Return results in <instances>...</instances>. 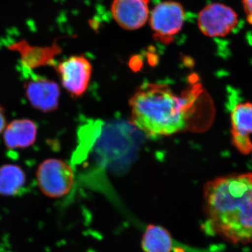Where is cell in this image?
Returning <instances> with one entry per match:
<instances>
[{
  "instance_id": "cell-1",
  "label": "cell",
  "mask_w": 252,
  "mask_h": 252,
  "mask_svg": "<svg viewBox=\"0 0 252 252\" xmlns=\"http://www.w3.org/2000/svg\"><path fill=\"white\" fill-rule=\"evenodd\" d=\"M206 229L234 244L252 241V174L209 181L203 188Z\"/></svg>"
},
{
  "instance_id": "cell-2",
  "label": "cell",
  "mask_w": 252,
  "mask_h": 252,
  "mask_svg": "<svg viewBox=\"0 0 252 252\" xmlns=\"http://www.w3.org/2000/svg\"><path fill=\"white\" fill-rule=\"evenodd\" d=\"M191 93L176 94L165 84L148 83L131 97V122L151 136L171 135L185 130L195 99Z\"/></svg>"
},
{
  "instance_id": "cell-3",
  "label": "cell",
  "mask_w": 252,
  "mask_h": 252,
  "mask_svg": "<svg viewBox=\"0 0 252 252\" xmlns=\"http://www.w3.org/2000/svg\"><path fill=\"white\" fill-rule=\"evenodd\" d=\"M72 167L61 159L44 160L36 170L38 186L46 196L59 198L70 193L74 185Z\"/></svg>"
},
{
  "instance_id": "cell-4",
  "label": "cell",
  "mask_w": 252,
  "mask_h": 252,
  "mask_svg": "<svg viewBox=\"0 0 252 252\" xmlns=\"http://www.w3.org/2000/svg\"><path fill=\"white\" fill-rule=\"evenodd\" d=\"M185 21L183 5L175 1H162L157 5L149 18L154 37L165 44L173 41L176 34L183 28Z\"/></svg>"
},
{
  "instance_id": "cell-5",
  "label": "cell",
  "mask_w": 252,
  "mask_h": 252,
  "mask_svg": "<svg viewBox=\"0 0 252 252\" xmlns=\"http://www.w3.org/2000/svg\"><path fill=\"white\" fill-rule=\"evenodd\" d=\"M238 23V15L234 9L222 3H212L199 13L198 26L204 35L223 37L233 31Z\"/></svg>"
},
{
  "instance_id": "cell-6",
  "label": "cell",
  "mask_w": 252,
  "mask_h": 252,
  "mask_svg": "<svg viewBox=\"0 0 252 252\" xmlns=\"http://www.w3.org/2000/svg\"><path fill=\"white\" fill-rule=\"evenodd\" d=\"M56 70L61 84L73 97L85 94L90 84L93 67L84 56H72L59 63Z\"/></svg>"
},
{
  "instance_id": "cell-7",
  "label": "cell",
  "mask_w": 252,
  "mask_h": 252,
  "mask_svg": "<svg viewBox=\"0 0 252 252\" xmlns=\"http://www.w3.org/2000/svg\"><path fill=\"white\" fill-rule=\"evenodd\" d=\"M26 97L33 108L41 112H53L59 105L61 88L47 78L34 75L24 86Z\"/></svg>"
},
{
  "instance_id": "cell-8",
  "label": "cell",
  "mask_w": 252,
  "mask_h": 252,
  "mask_svg": "<svg viewBox=\"0 0 252 252\" xmlns=\"http://www.w3.org/2000/svg\"><path fill=\"white\" fill-rule=\"evenodd\" d=\"M150 0H113L111 12L121 28L135 31L143 27L149 18Z\"/></svg>"
},
{
  "instance_id": "cell-9",
  "label": "cell",
  "mask_w": 252,
  "mask_h": 252,
  "mask_svg": "<svg viewBox=\"0 0 252 252\" xmlns=\"http://www.w3.org/2000/svg\"><path fill=\"white\" fill-rule=\"evenodd\" d=\"M230 117L233 145L242 154H250L252 152V142L249 136L252 133V103L237 104Z\"/></svg>"
},
{
  "instance_id": "cell-10",
  "label": "cell",
  "mask_w": 252,
  "mask_h": 252,
  "mask_svg": "<svg viewBox=\"0 0 252 252\" xmlns=\"http://www.w3.org/2000/svg\"><path fill=\"white\" fill-rule=\"evenodd\" d=\"M36 135L37 127L32 121L16 119L5 127L3 139L7 149H26L34 144Z\"/></svg>"
},
{
  "instance_id": "cell-11",
  "label": "cell",
  "mask_w": 252,
  "mask_h": 252,
  "mask_svg": "<svg viewBox=\"0 0 252 252\" xmlns=\"http://www.w3.org/2000/svg\"><path fill=\"white\" fill-rule=\"evenodd\" d=\"M177 243L168 230L156 224L146 225L141 238L144 252H173Z\"/></svg>"
},
{
  "instance_id": "cell-12",
  "label": "cell",
  "mask_w": 252,
  "mask_h": 252,
  "mask_svg": "<svg viewBox=\"0 0 252 252\" xmlns=\"http://www.w3.org/2000/svg\"><path fill=\"white\" fill-rule=\"evenodd\" d=\"M10 49L18 51L21 55L23 62L31 67L51 62L54 56L61 54L62 51L61 48L56 43L51 46L38 47L31 46L25 40L13 44Z\"/></svg>"
},
{
  "instance_id": "cell-13",
  "label": "cell",
  "mask_w": 252,
  "mask_h": 252,
  "mask_svg": "<svg viewBox=\"0 0 252 252\" xmlns=\"http://www.w3.org/2000/svg\"><path fill=\"white\" fill-rule=\"evenodd\" d=\"M26 175L21 167L14 164L0 166V195L14 196L22 191Z\"/></svg>"
},
{
  "instance_id": "cell-14",
  "label": "cell",
  "mask_w": 252,
  "mask_h": 252,
  "mask_svg": "<svg viewBox=\"0 0 252 252\" xmlns=\"http://www.w3.org/2000/svg\"><path fill=\"white\" fill-rule=\"evenodd\" d=\"M243 5L247 21L252 25V0H243Z\"/></svg>"
},
{
  "instance_id": "cell-15",
  "label": "cell",
  "mask_w": 252,
  "mask_h": 252,
  "mask_svg": "<svg viewBox=\"0 0 252 252\" xmlns=\"http://www.w3.org/2000/svg\"><path fill=\"white\" fill-rule=\"evenodd\" d=\"M7 126L4 109L0 105V135L4 132L5 127Z\"/></svg>"
}]
</instances>
